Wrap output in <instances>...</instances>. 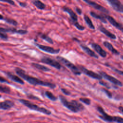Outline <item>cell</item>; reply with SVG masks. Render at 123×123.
<instances>
[{
    "label": "cell",
    "mask_w": 123,
    "mask_h": 123,
    "mask_svg": "<svg viewBox=\"0 0 123 123\" xmlns=\"http://www.w3.org/2000/svg\"><path fill=\"white\" fill-rule=\"evenodd\" d=\"M14 71L18 76L32 85L42 86L49 87L51 89H54L56 87V85L54 83L49 82H45L38 78L26 74L25 72L20 67H15Z\"/></svg>",
    "instance_id": "6da1fadb"
},
{
    "label": "cell",
    "mask_w": 123,
    "mask_h": 123,
    "mask_svg": "<svg viewBox=\"0 0 123 123\" xmlns=\"http://www.w3.org/2000/svg\"><path fill=\"white\" fill-rule=\"evenodd\" d=\"M59 98L62 105L74 113L81 111L85 109L84 105L76 100H72L69 101L65 97L61 95H59Z\"/></svg>",
    "instance_id": "7a4b0ae2"
},
{
    "label": "cell",
    "mask_w": 123,
    "mask_h": 123,
    "mask_svg": "<svg viewBox=\"0 0 123 123\" xmlns=\"http://www.w3.org/2000/svg\"><path fill=\"white\" fill-rule=\"evenodd\" d=\"M18 101L21 102L22 104H23L24 106L27 107L28 109L37 111V112L43 113L44 114L47 115H50L51 114V111L44 107H40L28 100H26L25 99H22L20 98L18 99Z\"/></svg>",
    "instance_id": "3957f363"
},
{
    "label": "cell",
    "mask_w": 123,
    "mask_h": 123,
    "mask_svg": "<svg viewBox=\"0 0 123 123\" xmlns=\"http://www.w3.org/2000/svg\"><path fill=\"white\" fill-rule=\"evenodd\" d=\"M97 111L101 115L98 117L101 120L107 122H116L123 123V118L119 116H111L108 114L101 106L97 107Z\"/></svg>",
    "instance_id": "277c9868"
},
{
    "label": "cell",
    "mask_w": 123,
    "mask_h": 123,
    "mask_svg": "<svg viewBox=\"0 0 123 123\" xmlns=\"http://www.w3.org/2000/svg\"><path fill=\"white\" fill-rule=\"evenodd\" d=\"M57 59L62 62L63 65L66 66L74 74L76 75H80L82 74V72L80 70L78 67L76 66L74 64L71 62L70 61L68 60L67 59L64 58V57L58 56L56 57Z\"/></svg>",
    "instance_id": "5b68a950"
},
{
    "label": "cell",
    "mask_w": 123,
    "mask_h": 123,
    "mask_svg": "<svg viewBox=\"0 0 123 123\" xmlns=\"http://www.w3.org/2000/svg\"><path fill=\"white\" fill-rule=\"evenodd\" d=\"M77 67L80 69V70L82 72V73H83L84 74H86V75L88 76L89 77H91L93 79L99 80H101L102 78H103L102 76L100 74L96 73L92 71L88 70L87 68H86L85 67L82 65H78Z\"/></svg>",
    "instance_id": "8992f818"
},
{
    "label": "cell",
    "mask_w": 123,
    "mask_h": 123,
    "mask_svg": "<svg viewBox=\"0 0 123 123\" xmlns=\"http://www.w3.org/2000/svg\"><path fill=\"white\" fill-rule=\"evenodd\" d=\"M40 61L42 63L49 65L57 70H60L62 67L61 64L59 62L48 57L44 56L41 58Z\"/></svg>",
    "instance_id": "52a82bcc"
},
{
    "label": "cell",
    "mask_w": 123,
    "mask_h": 123,
    "mask_svg": "<svg viewBox=\"0 0 123 123\" xmlns=\"http://www.w3.org/2000/svg\"><path fill=\"white\" fill-rule=\"evenodd\" d=\"M34 44L37 48H38L40 50H41L44 52H46L47 53L51 54H58L60 51V49H55L52 47L48 46L43 45H41V44H39L37 43H35Z\"/></svg>",
    "instance_id": "ba28073f"
},
{
    "label": "cell",
    "mask_w": 123,
    "mask_h": 123,
    "mask_svg": "<svg viewBox=\"0 0 123 123\" xmlns=\"http://www.w3.org/2000/svg\"><path fill=\"white\" fill-rule=\"evenodd\" d=\"M98 73H99V74L102 76L103 78H104V79L109 81L110 82L119 86H123V84L121 82H120L119 80H118L117 79L115 78V77L107 74L106 73L103 72V71H99Z\"/></svg>",
    "instance_id": "9c48e42d"
},
{
    "label": "cell",
    "mask_w": 123,
    "mask_h": 123,
    "mask_svg": "<svg viewBox=\"0 0 123 123\" xmlns=\"http://www.w3.org/2000/svg\"><path fill=\"white\" fill-rule=\"evenodd\" d=\"M0 32L4 33H11L12 34H17L19 35H25L28 33V31L24 29H17L15 28H0Z\"/></svg>",
    "instance_id": "30bf717a"
},
{
    "label": "cell",
    "mask_w": 123,
    "mask_h": 123,
    "mask_svg": "<svg viewBox=\"0 0 123 123\" xmlns=\"http://www.w3.org/2000/svg\"><path fill=\"white\" fill-rule=\"evenodd\" d=\"M84 1H85L86 3L87 4L90 5L91 7H92L93 8L100 11L103 13H106V14H108L109 13V11L106 9L105 8H104V7L102 6L101 5L98 4L97 3L92 1L91 0H83Z\"/></svg>",
    "instance_id": "8fae6325"
},
{
    "label": "cell",
    "mask_w": 123,
    "mask_h": 123,
    "mask_svg": "<svg viewBox=\"0 0 123 123\" xmlns=\"http://www.w3.org/2000/svg\"><path fill=\"white\" fill-rule=\"evenodd\" d=\"M112 8L117 12L123 13V4L119 0H106Z\"/></svg>",
    "instance_id": "7c38bea8"
},
{
    "label": "cell",
    "mask_w": 123,
    "mask_h": 123,
    "mask_svg": "<svg viewBox=\"0 0 123 123\" xmlns=\"http://www.w3.org/2000/svg\"><path fill=\"white\" fill-rule=\"evenodd\" d=\"M62 9L64 12L68 13V14L70 15L69 20L71 24L74 22H78L77 15L71 8L67 6H63L62 8Z\"/></svg>",
    "instance_id": "4fadbf2b"
},
{
    "label": "cell",
    "mask_w": 123,
    "mask_h": 123,
    "mask_svg": "<svg viewBox=\"0 0 123 123\" xmlns=\"http://www.w3.org/2000/svg\"><path fill=\"white\" fill-rule=\"evenodd\" d=\"M4 73V74L7 76V77L10 79L12 81H13L14 82H16L17 83L20 84L21 85H24L25 84V82L23 81V80L22 79V78H21L19 77L20 76H18L15 74H12L10 72H6V71H2Z\"/></svg>",
    "instance_id": "5bb4252c"
},
{
    "label": "cell",
    "mask_w": 123,
    "mask_h": 123,
    "mask_svg": "<svg viewBox=\"0 0 123 123\" xmlns=\"http://www.w3.org/2000/svg\"><path fill=\"white\" fill-rule=\"evenodd\" d=\"M91 47L102 57L105 58L107 56V52L104 50L101 46L97 43H90Z\"/></svg>",
    "instance_id": "9a60e30c"
},
{
    "label": "cell",
    "mask_w": 123,
    "mask_h": 123,
    "mask_svg": "<svg viewBox=\"0 0 123 123\" xmlns=\"http://www.w3.org/2000/svg\"><path fill=\"white\" fill-rule=\"evenodd\" d=\"M104 16L106 19L110 23V24L111 25H112L115 28H117L118 29L123 32V26L122 25L117 22L112 17H111L110 15H105Z\"/></svg>",
    "instance_id": "2e32d148"
},
{
    "label": "cell",
    "mask_w": 123,
    "mask_h": 123,
    "mask_svg": "<svg viewBox=\"0 0 123 123\" xmlns=\"http://www.w3.org/2000/svg\"><path fill=\"white\" fill-rule=\"evenodd\" d=\"M14 102L11 100L6 99L0 103V109L3 110H7L14 106Z\"/></svg>",
    "instance_id": "e0dca14e"
},
{
    "label": "cell",
    "mask_w": 123,
    "mask_h": 123,
    "mask_svg": "<svg viewBox=\"0 0 123 123\" xmlns=\"http://www.w3.org/2000/svg\"><path fill=\"white\" fill-rule=\"evenodd\" d=\"M80 47L88 55H89L90 57H94L96 59L98 58V56L97 54L92 50H91L89 47H88L86 45L83 44H80Z\"/></svg>",
    "instance_id": "ac0fdd59"
},
{
    "label": "cell",
    "mask_w": 123,
    "mask_h": 123,
    "mask_svg": "<svg viewBox=\"0 0 123 123\" xmlns=\"http://www.w3.org/2000/svg\"><path fill=\"white\" fill-rule=\"evenodd\" d=\"M98 29L101 32H102L103 34H104L105 35H106L108 37H109L111 39H115L116 38V37L114 34H113V33H111V32H110L109 31H108L107 29H106L102 25H99L98 27Z\"/></svg>",
    "instance_id": "d6986e66"
},
{
    "label": "cell",
    "mask_w": 123,
    "mask_h": 123,
    "mask_svg": "<svg viewBox=\"0 0 123 123\" xmlns=\"http://www.w3.org/2000/svg\"><path fill=\"white\" fill-rule=\"evenodd\" d=\"M103 44L112 54L115 55H119L120 54V52L117 49H116L110 42L107 41H105L103 42Z\"/></svg>",
    "instance_id": "ffe728a7"
},
{
    "label": "cell",
    "mask_w": 123,
    "mask_h": 123,
    "mask_svg": "<svg viewBox=\"0 0 123 123\" xmlns=\"http://www.w3.org/2000/svg\"><path fill=\"white\" fill-rule=\"evenodd\" d=\"M31 65L33 67H35V68H36L38 70H41L42 71H43V72H49L51 70L47 66L41 65V64L37 63L32 62L31 63Z\"/></svg>",
    "instance_id": "44dd1931"
},
{
    "label": "cell",
    "mask_w": 123,
    "mask_h": 123,
    "mask_svg": "<svg viewBox=\"0 0 123 123\" xmlns=\"http://www.w3.org/2000/svg\"><path fill=\"white\" fill-rule=\"evenodd\" d=\"M90 14L92 17H94V18L99 20L101 22H102L104 24H107V22L106 21V18H105V16H103V15H100V14H98L97 13H96V12H95L93 11H91L90 12Z\"/></svg>",
    "instance_id": "7402d4cb"
},
{
    "label": "cell",
    "mask_w": 123,
    "mask_h": 123,
    "mask_svg": "<svg viewBox=\"0 0 123 123\" xmlns=\"http://www.w3.org/2000/svg\"><path fill=\"white\" fill-rule=\"evenodd\" d=\"M0 19L1 20H3L5 22H6V23L12 25L13 26H17L18 25V22L12 18H7V17H4L1 14L0 15Z\"/></svg>",
    "instance_id": "603a6c76"
},
{
    "label": "cell",
    "mask_w": 123,
    "mask_h": 123,
    "mask_svg": "<svg viewBox=\"0 0 123 123\" xmlns=\"http://www.w3.org/2000/svg\"><path fill=\"white\" fill-rule=\"evenodd\" d=\"M37 35L40 38H41V39L46 41L48 43H49L50 44H54V42H53V40L48 35H46L44 33H41V32L38 33Z\"/></svg>",
    "instance_id": "cb8c5ba5"
},
{
    "label": "cell",
    "mask_w": 123,
    "mask_h": 123,
    "mask_svg": "<svg viewBox=\"0 0 123 123\" xmlns=\"http://www.w3.org/2000/svg\"><path fill=\"white\" fill-rule=\"evenodd\" d=\"M32 3L37 8L41 10L45 9L46 6V5L40 0H34Z\"/></svg>",
    "instance_id": "d4e9b609"
},
{
    "label": "cell",
    "mask_w": 123,
    "mask_h": 123,
    "mask_svg": "<svg viewBox=\"0 0 123 123\" xmlns=\"http://www.w3.org/2000/svg\"><path fill=\"white\" fill-rule=\"evenodd\" d=\"M84 19L89 28H90L91 29H95V27L94 25H93L91 20L90 19V18L88 16H87L86 14H84Z\"/></svg>",
    "instance_id": "484cf974"
},
{
    "label": "cell",
    "mask_w": 123,
    "mask_h": 123,
    "mask_svg": "<svg viewBox=\"0 0 123 123\" xmlns=\"http://www.w3.org/2000/svg\"><path fill=\"white\" fill-rule=\"evenodd\" d=\"M44 95L48 98L53 101H56L58 99V98L56 96H55L52 92L48 90H46L44 92Z\"/></svg>",
    "instance_id": "4316f807"
},
{
    "label": "cell",
    "mask_w": 123,
    "mask_h": 123,
    "mask_svg": "<svg viewBox=\"0 0 123 123\" xmlns=\"http://www.w3.org/2000/svg\"><path fill=\"white\" fill-rule=\"evenodd\" d=\"M11 91V90L10 87L6 86H2V85H0V93H5V94H10Z\"/></svg>",
    "instance_id": "83f0119b"
},
{
    "label": "cell",
    "mask_w": 123,
    "mask_h": 123,
    "mask_svg": "<svg viewBox=\"0 0 123 123\" xmlns=\"http://www.w3.org/2000/svg\"><path fill=\"white\" fill-rule=\"evenodd\" d=\"M79 100L86 105H90L91 102V99L87 98H79Z\"/></svg>",
    "instance_id": "f1b7e54d"
},
{
    "label": "cell",
    "mask_w": 123,
    "mask_h": 123,
    "mask_svg": "<svg viewBox=\"0 0 123 123\" xmlns=\"http://www.w3.org/2000/svg\"><path fill=\"white\" fill-rule=\"evenodd\" d=\"M72 24L74 26H75L78 30H79L80 31H83V30H84L85 29V27L84 26L80 25L79 23H78V22H74V23H72Z\"/></svg>",
    "instance_id": "f546056e"
},
{
    "label": "cell",
    "mask_w": 123,
    "mask_h": 123,
    "mask_svg": "<svg viewBox=\"0 0 123 123\" xmlns=\"http://www.w3.org/2000/svg\"><path fill=\"white\" fill-rule=\"evenodd\" d=\"M26 97H27V98H28V99H34V100H39V101H41V99L39 98V97H37V96H35V95H33V94H27L26 95Z\"/></svg>",
    "instance_id": "4dcf8cb0"
},
{
    "label": "cell",
    "mask_w": 123,
    "mask_h": 123,
    "mask_svg": "<svg viewBox=\"0 0 123 123\" xmlns=\"http://www.w3.org/2000/svg\"><path fill=\"white\" fill-rule=\"evenodd\" d=\"M0 38L1 40H7L8 39V36L6 33L0 32Z\"/></svg>",
    "instance_id": "1f68e13d"
},
{
    "label": "cell",
    "mask_w": 123,
    "mask_h": 123,
    "mask_svg": "<svg viewBox=\"0 0 123 123\" xmlns=\"http://www.w3.org/2000/svg\"><path fill=\"white\" fill-rule=\"evenodd\" d=\"M101 90L103 91L106 94V95H107V96L109 98H112V94H111V93L110 91H109L108 90H107V89H105V88H102V89H101Z\"/></svg>",
    "instance_id": "d6a6232c"
},
{
    "label": "cell",
    "mask_w": 123,
    "mask_h": 123,
    "mask_svg": "<svg viewBox=\"0 0 123 123\" xmlns=\"http://www.w3.org/2000/svg\"><path fill=\"white\" fill-rule=\"evenodd\" d=\"M98 83H99L100 85H102V86H103L106 87L107 88H111V86H110L109 84L108 83H107V82L104 81H102V80H100H100H99V82H98Z\"/></svg>",
    "instance_id": "836d02e7"
},
{
    "label": "cell",
    "mask_w": 123,
    "mask_h": 123,
    "mask_svg": "<svg viewBox=\"0 0 123 123\" xmlns=\"http://www.w3.org/2000/svg\"><path fill=\"white\" fill-rule=\"evenodd\" d=\"M61 91L66 96H69L71 94V93L70 91H69L68 89L64 88H61Z\"/></svg>",
    "instance_id": "e575fe53"
},
{
    "label": "cell",
    "mask_w": 123,
    "mask_h": 123,
    "mask_svg": "<svg viewBox=\"0 0 123 123\" xmlns=\"http://www.w3.org/2000/svg\"><path fill=\"white\" fill-rule=\"evenodd\" d=\"M0 1L7 2L12 5H15V3L12 0H0Z\"/></svg>",
    "instance_id": "d590c367"
},
{
    "label": "cell",
    "mask_w": 123,
    "mask_h": 123,
    "mask_svg": "<svg viewBox=\"0 0 123 123\" xmlns=\"http://www.w3.org/2000/svg\"><path fill=\"white\" fill-rule=\"evenodd\" d=\"M112 70L113 71H114L115 72H116L117 74H120V75H122L123 76V71H121V70H119L117 69H116V68H112Z\"/></svg>",
    "instance_id": "8d00e7d4"
},
{
    "label": "cell",
    "mask_w": 123,
    "mask_h": 123,
    "mask_svg": "<svg viewBox=\"0 0 123 123\" xmlns=\"http://www.w3.org/2000/svg\"><path fill=\"white\" fill-rule=\"evenodd\" d=\"M0 82L1 83H8L9 84L10 83L8 82V81H7L6 79H5L4 78H3L2 76H0Z\"/></svg>",
    "instance_id": "74e56055"
},
{
    "label": "cell",
    "mask_w": 123,
    "mask_h": 123,
    "mask_svg": "<svg viewBox=\"0 0 123 123\" xmlns=\"http://www.w3.org/2000/svg\"><path fill=\"white\" fill-rule=\"evenodd\" d=\"M75 11H76V12H77V14H78L79 15L82 14V10L81 9H80L78 7H75Z\"/></svg>",
    "instance_id": "f35d334b"
},
{
    "label": "cell",
    "mask_w": 123,
    "mask_h": 123,
    "mask_svg": "<svg viewBox=\"0 0 123 123\" xmlns=\"http://www.w3.org/2000/svg\"><path fill=\"white\" fill-rule=\"evenodd\" d=\"M19 5L20 6L22 7H25L27 6V4L25 2H20L19 3Z\"/></svg>",
    "instance_id": "ab89813d"
},
{
    "label": "cell",
    "mask_w": 123,
    "mask_h": 123,
    "mask_svg": "<svg viewBox=\"0 0 123 123\" xmlns=\"http://www.w3.org/2000/svg\"><path fill=\"white\" fill-rule=\"evenodd\" d=\"M118 109H119V110H120V111L122 113H123V107H122V106H120V107H119Z\"/></svg>",
    "instance_id": "60d3db41"
},
{
    "label": "cell",
    "mask_w": 123,
    "mask_h": 123,
    "mask_svg": "<svg viewBox=\"0 0 123 123\" xmlns=\"http://www.w3.org/2000/svg\"><path fill=\"white\" fill-rule=\"evenodd\" d=\"M121 58L123 60V55H122V56H121Z\"/></svg>",
    "instance_id": "b9f144b4"
}]
</instances>
